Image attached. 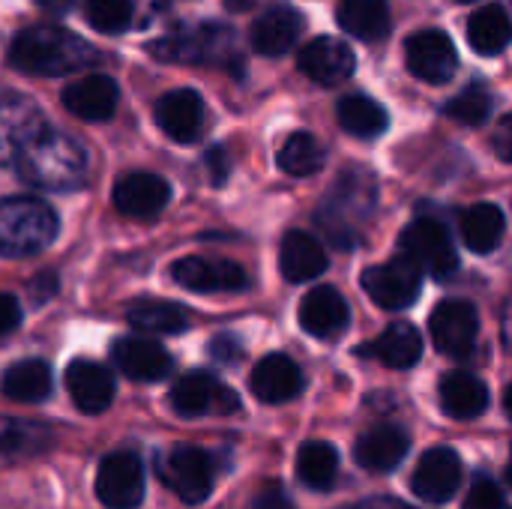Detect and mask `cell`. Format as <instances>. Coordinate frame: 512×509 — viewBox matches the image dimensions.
<instances>
[{
    "label": "cell",
    "mask_w": 512,
    "mask_h": 509,
    "mask_svg": "<svg viewBox=\"0 0 512 509\" xmlns=\"http://www.w3.org/2000/svg\"><path fill=\"white\" fill-rule=\"evenodd\" d=\"M99 60L96 48L66 27L33 24L21 30L9 45V63L30 75H69L93 66Z\"/></svg>",
    "instance_id": "6da1fadb"
},
{
    "label": "cell",
    "mask_w": 512,
    "mask_h": 509,
    "mask_svg": "<svg viewBox=\"0 0 512 509\" xmlns=\"http://www.w3.org/2000/svg\"><path fill=\"white\" fill-rule=\"evenodd\" d=\"M12 165L18 168V177L27 186L45 189V192L78 189L87 177L84 147L63 132H51L48 126L21 147Z\"/></svg>",
    "instance_id": "7a4b0ae2"
},
{
    "label": "cell",
    "mask_w": 512,
    "mask_h": 509,
    "mask_svg": "<svg viewBox=\"0 0 512 509\" xmlns=\"http://www.w3.org/2000/svg\"><path fill=\"white\" fill-rule=\"evenodd\" d=\"M57 213L33 195L0 201V255L30 258L57 237Z\"/></svg>",
    "instance_id": "3957f363"
},
{
    "label": "cell",
    "mask_w": 512,
    "mask_h": 509,
    "mask_svg": "<svg viewBox=\"0 0 512 509\" xmlns=\"http://www.w3.org/2000/svg\"><path fill=\"white\" fill-rule=\"evenodd\" d=\"M150 51L168 63H222L231 66L237 78L243 72L240 57L234 54V33L219 24H204L201 30L159 39L150 45Z\"/></svg>",
    "instance_id": "277c9868"
},
{
    "label": "cell",
    "mask_w": 512,
    "mask_h": 509,
    "mask_svg": "<svg viewBox=\"0 0 512 509\" xmlns=\"http://www.w3.org/2000/svg\"><path fill=\"white\" fill-rule=\"evenodd\" d=\"M402 255L411 258L420 273L435 279H450L459 270V252L450 231L438 219H414L399 237Z\"/></svg>",
    "instance_id": "5b68a950"
},
{
    "label": "cell",
    "mask_w": 512,
    "mask_h": 509,
    "mask_svg": "<svg viewBox=\"0 0 512 509\" xmlns=\"http://www.w3.org/2000/svg\"><path fill=\"white\" fill-rule=\"evenodd\" d=\"M162 483L183 501V504H204L216 483V462L201 447L180 444L165 459H159Z\"/></svg>",
    "instance_id": "8992f818"
},
{
    "label": "cell",
    "mask_w": 512,
    "mask_h": 509,
    "mask_svg": "<svg viewBox=\"0 0 512 509\" xmlns=\"http://www.w3.org/2000/svg\"><path fill=\"white\" fill-rule=\"evenodd\" d=\"M360 282L375 306H381L387 312H402L417 303L420 288H423V273L411 258L399 255L387 264L369 267Z\"/></svg>",
    "instance_id": "52a82bcc"
},
{
    "label": "cell",
    "mask_w": 512,
    "mask_h": 509,
    "mask_svg": "<svg viewBox=\"0 0 512 509\" xmlns=\"http://www.w3.org/2000/svg\"><path fill=\"white\" fill-rule=\"evenodd\" d=\"M144 465L135 453L117 450L96 471V498L105 509H138L144 501Z\"/></svg>",
    "instance_id": "ba28073f"
},
{
    "label": "cell",
    "mask_w": 512,
    "mask_h": 509,
    "mask_svg": "<svg viewBox=\"0 0 512 509\" xmlns=\"http://www.w3.org/2000/svg\"><path fill=\"white\" fill-rule=\"evenodd\" d=\"M429 333L441 354L456 357V360L471 357L477 336H480L477 309L465 300H444L441 306H435L429 318Z\"/></svg>",
    "instance_id": "9c48e42d"
},
{
    "label": "cell",
    "mask_w": 512,
    "mask_h": 509,
    "mask_svg": "<svg viewBox=\"0 0 512 509\" xmlns=\"http://www.w3.org/2000/svg\"><path fill=\"white\" fill-rule=\"evenodd\" d=\"M405 60H408V69L426 84H447L459 69V54H456L453 39L435 27L417 30L414 36H408Z\"/></svg>",
    "instance_id": "30bf717a"
},
{
    "label": "cell",
    "mask_w": 512,
    "mask_h": 509,
    "mask_svg": "<svg viewBox=\"0 0 512 509\" xmlns=\"http://www.w3.org/2000/svg\"><path fill=\"white\" fill-rule=\"evenodd\" d=\"M237 405V396L207 372H186L171 387V408L186 420L207 414H234Z\"/></svg>",
    "instance_id": "8fae6325"
},
{
    "label": "cell",
    "mask_w": 512,
    "mask_h": 509,
    "mask_svg": "<svg viewBox=\"0 0 512 509\" xmlns=\"http://www.w3.org/2000/svg\"><path fill=\"white\" fill-rule=\"evenodd\" d=\"M462 459L450 447H432L420 456L417 471L411 477V489L417 498L429 504H447L462 486Z\"/></svg>",
    "instance_id": "7c38bea8"
},
{
    "label": "cell",
    "mask_w": 512,
    "mask_h": 509,
    "mask_svg": "<svg viewBox=\"0 0 512 509\" xmlns=\"http://www.w3.org/2000/svg\"><path fill=\"white\" fill-rule=\"evenodd\" d=\"M354 66L357 57L351 45L336 36H318L309 45H303V51L297 54V69L321 87H336L348 81L354 75Z\"/></svg>",
    "instance_id": "4fadbf2b"
},
{
    "label": "cell",
    "mask_w": 512,
    "mask_h": 509,
    "mask_svg": "<svg viewBox=\"0 0 512 509\" xmlns=\"http://www.w3.org/2000/svg\"><path fill=\"white\" fill-rule=\"evenodd\" d=\"M174 279L177 285H183L186 291L195 294H213V291H228L237 294L249 285V276L240 264L234 261H210L201 255H189L180 258L174 264Z\"/></svg>",
    "instance_id": "5bb4252c"
},
{
    "label": "cell",
    "mask_w": 512,
    "mask_h": 509,
    "mask_svg": "<svg viewBox=\"0 0 512 509\" xmlns=\"http://www.w3.org/2000/svg\"><path fill=\"white\" fill-rule=\"evenodd\" d=\"M111 360L126 378L144 381V384L162 381L174 369L171 354L156 339H147V336H123V339H117L111 345Z\"/></svg>",
    "instance_id": "9a60e30c"
},
{
    "label": "cell",
    "mask_w": 512,
    "mask_h": 509,
    "mask_svg": "<svg viewBox=\"0 0 512 509\" xmlns=\"http://www.w3.org/2000/svg\"><path fill=\"white\" fill-rule=\"evenodd\" d=\"M171 201V186L165 177L153 171H132L117 180L114 186V204L129 219H153L159 216Z\"/></svg>",
    "instance_id": "2e32d148"
},
{
    "label": "cell",
    "mask_w": 512,
    "mask_h": 509,
    "mask_svg": "<svg viewBox=\"0 0 512 509\" xmlns=\"http://www.w3.org/2000/svg\"><path fill=\"white\" fill-rule=\"evenodd\" d=\"M45 129L42 111L18 93H6L0 99V165H12L27 141H33Z\"/></svg>",
    "instance_id": "e0dca14e"
},
{
    "label": "cell",
    "mask_w": 512,
    "mask_h": 509,
    "mask_svg": "<svg viewBox=\"0 0 512 509\" xmlns=\"http://www.w3.org/2000/svg\"><path fill=\"white\" fill-rule=\"evenodd\" d=\"M153 117L159 123V129L177 141V144H192L201 138V129H204V102L195 90L189 87H180V90H171L165 93L156 108H153Z\"/></svg>",
    "instance_id": "ac0fdd59"
},
{
    "label": "cell",
    "mask_w": 512,
    "mask_h": 509,
    "mask_svg": "<svg viewBox=\"0 0 512 509\" xmlns=\"http://www.w3.org/2000/svg\"><path fill=\"white\" fill-rule=\"evenodd\" d=\"M117 102H120V90H117L114 78H108V75H84V78H75L63 90L66 111L87 123L111 120L117 111Z\"/></svg>",
    "instance_id": "d6986e66"
},
{
    "label": "cell",
    "mask_w": 512,
    "mask_h": 509,
    "mask_svg": "<svg viewBox=\"0 0 512 509\" xmlns=\"http://www.w3.org/2000/svg\"><path fill=\"white\" fill-rule=\"evenodd\" d=\"M303 18L294 6L288 3H273L270 9H264L249 33V42L258 54L264 57H282L297 45Z\"/></svg>",
    "instance_id": "ffe728a7"
},
{
    "label": "cell",
    "mask_w": 512,
    "mask_h": 509,
    "mask_svg": "<svg viewBox=\"0 0 512 509\" xmlns=\"http://www.w3.org/2000/svg\"><path fill=\"white\" fill-rule=\"evenodd\" d=\"M411 450V438L402 426L396 423H381L369 432H363L354 444V459L360 468L384 474L393 471L396 465H402V459Z\"/></svg>",
    "instance_id": "44dd1931"
},
{
    "label": "cell",
    "mask_w": 512,
    "mask_h": 509,
    "mask_svg": "<svg viewBox=\"0 0 512 509\" xmlns=\"http://www.w3.org/2000/svg\"><path fill=\"white\" fill-rule=\"evenodd\" d=\"M348 321H351L348 303L330 285H321V288L309 291L303 297V303H300V327L315 339L342 336L348 330Z\"/></svg>",
    "instance_id": "7402d4cb"
},
{
    "label": "cell",
    "mask_w": 512,
    "mask_h": 509,
    "mask_svg": "<svg viewBox=\"0 0 512 509\" xmlns=\"http://www.w3.org/2000/svg\"><path fill=\"white\" fill-rule=\"evenodd\" d=\"M252 393L264 405H285L303 393V372L285 354H270L252 369Z\"/></svg>",
    "instance_id": "603a6c76"
},
{
    "label": "cell",
    "mask_w": 512,
    "mask_h": 509,
    "mask_svg": "<svg viewBox=\"0 0 512 509\" xmlns=\"http://www.w3.org/2000/svg\"><path fill=\"white\" fill-rule=\"evenodd\" d=\"M66 390L78 411L102 414L114 402V375L93 360H72L66 369Z\"/></svg>",
    "instance_id": "cb8c5ba5"
},
{
    "label": "cell",
    "mask_w": 512,
    "mask_h": 509,
    "mask_svg": "<svg viewBox=\"0 0 512 509\" xmlns=\"http://www.w3.org/2000/svg\"><path fill=\"white\" fill-rule=\"evenodd\" d=\"M279 270L288 282H312L327 270V252L321 240L306 231H288L279 246Z\"/></svg>",
    "instance_id": "d4e9b609"
},
{
    "label": "cell",
    "mask_w": 512,
    "mask_h": 509,
    "mask_svg": "<svg viewBox=\"0 0 512 509\" xmlns=\"http://www.w3.org/2000/svg\"><path fill=\"white\" fill-rule=\"evenodd\" d=\"M360 354L384 363L387 369H411L423 357V339L414 324L408 321H393L372 345L360 348Z\"/></svg>",
    "instance_id": "484cf974"
},
{
    "label": "cell",
    "mask_w": 512,
    "mask_h": 509,
    "mask_svg": "<svg viewBox=\"0 0 512 509\" xmlns=\"http://www.w3.org/2000/svg\"><path fill=\"white\" fill-rule=\"evenodd\" d=\"M345 186V195H348V210L354 201H372V177L366 174H351V177H342L339 180ZM318 225L324 228V234L336 243V246H354L360 237L348 228L345 222V198L339 192H333L330 204L324 210H318Z\"/></svg>",
    "instance_id": "4316f807"
},
{
    "label": "cell",
    "mask_w": 512,
    "mask_h": 509,
    "mask_svg": "<svg viewBox=\"0 0 512 509\" xmlns=\"http://www.w3.org/2000/svg\"><path fill=\"white\" fill-rule=\"evenodd\" d=\"M441 408L453 420H477L489 408V387L471 372H450L441 381Z\"/></svg>",
    "instance_id": "83f0119b"
},
{
    "label": "cell",
    "mask_w": 512,
    "mask_h": 509,
    "mask_svg": "<svg viewBox=\"0 0 512 509\" xmlns=\"http://www.w3.org/2000/svg\"><path fill=\"white\" fill-rule=\"evenodd\" d=\"M0 390L6 399L21 402V405H36L45 402L54 390V375L48 369V363L42 360H21L15 366H9L0 378Z\"/></svg>",
    "instance_id": "f1b7e54d"
},
{
    "label": "cell",
    "mask_w": 512,
    "mask_h": 509,
    "mask_svg": "<svg viewBox=\"0 0 512 509\" xmlns=\"http://www.w3.org/2000/svg\"><path fill=\"white\" fill-rule=\"evenodd\" d=\"M336 21L351 36L378 42L390 33V9L387 0H339Z\"/></svg>",
    "instance_id": "f546056e"
},
{
    "label": "cell",
    "mask_w": 512,
    "mask_h": 509,
    "mask_svg": "<svg viewBox=\"0 0 512 509\" xmlns=\"http://www.w3.org/2000/svg\"><path fill=\"white\" fill-rule=\"evenodd\" d=\"M512 24L507 9L501 3L480 6L468 21V42L483 57H498L510 45Z\"/></svg>",
    "instance_id": "4dcf8cb0"
},
{
    "label": "cell",
    "mask_w": 512,
    "mask_h": 509,
    "mask_svg": "<svg viewBox=\"0 0 512 509\" xmlns=\"http://www.w3.org/2000/svg\"><path fill=\"white\" fill-rule=\"evenodd\" d=\"M336 117H339V126L354 138H378L390 126L387 108L378 99L363 96V93H351V96L339 99Z\"/></svg>",
    "instance_id": "1f68e13d"
},
{
    "label": "cell",
    "mask_w": 512,
    "mask_h": 509,
    "mask_svg": "<svg viewBox=\"0 0 512 509\" xmlns=\"http://www.w3.org/2000/svg\"><path fill=\"white\" fill-rule=\"evenodd\" d=\"M507 219L495 204H474L462 213V240L471 252L489 255L501 246Z\"/></svg>",
    "instance_id": "d6a6232c"
},
{
    "label": "cell",
    "mask_w": 512,
    "mask_h": 509,
    "mask_svg": "<svg viewBox=\"0 0 512 509\" xmlns=\"http://www.w3.org/2000/svg\"><path fill=\"white\" fill-rule=\"evenodd\" d=\"M126 318L135 330L150 336H177L189 327L186 309L168 300H135L126 309Z\"/></svg>",
    "instance_id": "836d02e7"
},
{
    "label": "cell",
    "mask_w": 512,
    "mask_h": 509,
    "mask_svg": "<svg viewBox=\"0 0 512 509\" xmlns=\"http://www.w3.org/2000/svg\"><path fill=\"white\" fill-rule=\"evenodd\" d=\"M297 477L312 492H327L339 480V453L327 441H306L297 453Z\"/></svg>",
    "instance_id": "e575fe53"
},
{
    "label": "cell",
    "mask_w": 512,
    "mask_h": 509,
    "mask_svg": "<svg viewBox=\"0 0 512 509\" xmlns=\"http://www.w3.org/2000/svg\"><path fill=\"white\" fill-rule=\"evenodd\" d=\"M324 159H327V153H324L321 141L315 135H309V132L291 135L282 144L279 156H276L279 168L285 174H291V177H312V174H318L324 168Z\"/></svg>",
    "instance_id": "d590c367"
},
{
    "label": "cell",
    "mask_w": 512,
    "mask_h": 509,
    "mask_svg": "<svg viewBox=\"0 0 512 509\" xmlns=\"http://www.w3.org/2000/svg\"><path fill=\"white\" fill-rule=\"evenodd\" d=\"M444 114L462 126H483L492 114V93L480 84L462 90L459 96H453L444 108Z\"/></svg>",
    "instance_id": "8d00e7d4"
},
{
    "label": "cell",
    "mask_w": 512,
    "mask_h": 509,
    "mask_svg": "<svg viewBox=\"0 0 512 509\" xmlns=\"http://www.w3.org/2000/svg\"><path fill=\"white\" fill-rule=\"evenodd\" d=\"M84 15L99 33H120L132 21V0H87Z\"/></svg>",
    "instance_id": "74e56055"
},
{
    "label": "cell",
    "mask_w": 512,
    "mask_h": 509,
    "mask_svg": "<svg viewBox=\"0 0 512 509\" xmlns=\"http://www.w3.org/2000/svg\"><path fill=\"white\" fill-rule=\"evenodd\" d=\"M465 509H510V498L492 474L477 471L465 495Z\"/></svg>",
    "instance_id": "f35d334b"
},
{
    "label": "cell",
    "mask_w": 512,
    "mask_h": 509,
    "mask_svg": "<svg viewBox=\"0 0 512 509\" xmlns=\"http://www.w3.org/2000/svg\"><path fill=\"white\" fill-rule=\"evenodd\" d=\"M33 444V429L18 423V420H9V417H0V453H12V450H24Z\"/></svg>",
    "instance_id": "ab89813d"
},
{
    "label": "cell",
    "mask_w": 512,
    "mask_h": 509,
    "mask_svg": "<svg viewBox=\"0 0 512 509\" xmlns=\"http://www.w3.org/2000/svg\"><path fill=\"white\" fill-rule=\"evenodd\" d=\"M210 357L213 360H219V363H237L240 357H243V345H240V339L237 336H231V333H219L213 342H210Z\"/></svg>",
    "instance_id": "60d3db41"
},
{
    "label": "cell",
    "mask_w": 512,
    "mask_h": 509,
    "mask_svg": "<svg viewBox=\"0 0 512 509\" xmlns=\"http://www.w3.org/2000/svg\"><path fill=\"white\" fill-rule=\"evenodd\" d=\"M204 165L210 171L213 186H222L228 180V150H225V144H213L207 150V156H204Z\"/></svg>",
    "instance_id": "b9f144b4"
},
{
    "label": "cell",
    "mask_w": 512,
    "mask_h": 509,
    "mask_svg": "<svg viewBox=\"0 0 512 509\" xmlns=\"http://www.w3.org/2000/svg\"><path fill=\"white\" fill-rule=\"evenodd\" d=\"M252 509H294L291 495L276 483V486H264L258 492V498L252 501Z\"/></svg>",
    "instance_id": "7bdbcfd3"
},
{
    "label": "cell",
    "mask_w": 512,
    "mask_h": 509,
    "mask_svg": "<svg viewBox=\"0 0 512 509\" xmlns=\"http://www.w3.org/2000/svg\"><path fill=\"white\" fill-rule=\"evenodd\" d=\"M21 324V306L12 294H3L0 291V336L3 333H12L15 327Z\"/></svg>",
    "instance_id": "ee69618b"
},
{
    "label": "cell",
    "mask_w": 512,
    "mask_h": 509,
    "mask_svg": "<svg viewBox=\"0 0 512 509\" xmlns=\"http://www.w3.org/2000/svg\"><path fill=\"white\" fill-rule=\"evenodd\" d=\"M57 276L54 273H42V276H36L33 282H30V297L36 300V303H45L48 297H54L57 294Z\"/></svg>",
    "instance_id": "f6af8a7d"
},
{
    "label": "cell",
    "mask_w": 512,
    "mask_h": 509,
    "mask_svg": "<svg viewBox=\"0 0 512 509\" xmlns=\"http://www.w3.org/2000/svg\"><path fill=\"white\" fill-rule=\"evenodd\" d=\"M510 135H512V117H504L501 123H498V132H495V150H498V156H501V162H510Z\"/></svg>",
    "instance_id": "bcb514c9"
},
{
    "label": "cell",
    "mask_w": 512,
    "mask_h": 509,
    "mask_svg": "<svg viewBox=\"0 0 512 509\" xmlns=\"http://www.w3.org/2000/svg\"><path fill=\"white\" fill-rule=\"evenodd\" d=\"M72 3H75V0H36V6H39L42 12H51V15H63V12H69V9H72Z\"/></svg>",
    "instance_id": "7dc6e473"
},
{
    "label": "cell",
    "mask_w": 512,
    "mask_h": 509,
    "mask_svg": "<svg viewBox=\"0 0 512 509\" xmlns=\"http://www.w3.org/2000/svg\"><path fill=\"white\" fill-rule=\"evenodd\" d=\"M357 509H414V507H408V504H402V501H396V498H372V501L360 504Z\"/></svg>",
    "instance_id": "c3c4849f"
},
{
    "label": "cell",
    "mask_w": 512,
    "mask_h": 509,
    "mask_svg": "<svg viewBox=\"0 0 512 509\" xmlns=\"http://www.w3.org/2000/svg\"><path fill=\"white\" fill-rule=\"evenodd\" d=\"M459 3H474V0H459Z\"/></svg>",
    "instance_id": "681fc988"
}]
</instances>
